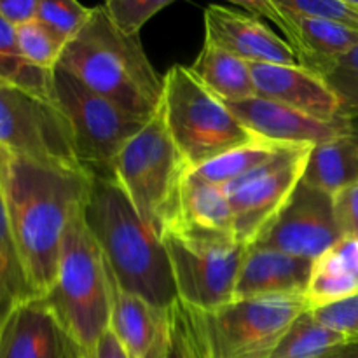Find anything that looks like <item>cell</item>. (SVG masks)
<instances>
[{"mask_svg": "<svg viewBox=\"0 0 358 358\" xmlns=\"http://www.w3.org/2000/svg\"><path fill=\"white\" fill-rule=\"evenodd\" d=\"M313 261L264 247H250L236 280L234 301L304 296Z\"/></svg>", "mask_w": 358, "mask_h": 358, "instance_id": "d6986e66", "label": "cell"}, {"mask_svg": "<svg viewBox=\"0 0 358 358\" xmlns=\"http://www.w3.org/2000/svg\"><path fill=\"white\" fill-rule=\"evenodd\" d=\"M341 240L332 196L301 180L278 219L254 247L315 261Z\"/></svg>", "mask_w": 358, "mask_h": 358, "instance_id": "7c38bea8", "label": "cell"}, {"mask_svg": "<svg viewBox=\"0 0 358 358\" xmlns=\"http://www.w3.org/2000/svg\"><path fill=\"white\" fill-rule=\"evenodd\" d=\"M23 259L7 219L6 203L0 191V325L21 304L35 299Z\"/></svg>", "mask_w": 358, "mask_h": 358, "instance_id": "cb8c5ba5", "label": "cell"}, {"mask_svg": "<svg viewBox=\"0 0 358 358\" xmlns=\"http://www.w3.org/2000/svg\"><path fill=\"white\" fill-rule=\"evenodd\" d=\"M163 86L164 121L191 171L259 138L196 79L189 66H171Z\"/></svg>", "mask_w": 358, "mask_h": 358, "instance_id": "52a82bcc", "label": "cell"}, {"mask_svg": "<svg viewBox=\"0 0 358 358\" xmlns=\"http://www.w3.org/2000/svg\"><path fill=\"white\" fill-rule=\"evenodd\" d=\"M226 105L248 131L269 142L285 145H317L338 136L352 135L348 119L320 121L266 98L255 96Z\"/></svg>", "mask_w": 358, "mask_h": 358, "instance_id": "5bb4252c", "label": "cell"}, {"mask_svg": "<svg viewBox=\"0 0 358 358\" xmlns=\"http://www.w3.org/2000/svg\"><path fill=\"white\" fill-rule=\"evenodd\" d=\"M16 37L21 55L30 65L45 72H55L65 51L66 42L63 38H59L38 20L17 27Z\"/></svg>", "mask_w": 358, "mask_h": 358, "instance_id": "83f0119b", "label": "cell"}, {"mask_svg": "<svg viewBox=\"0 0 358 358\" xmlns=\"http://www.w3.org/2000/svg\"><path fill=\"white\" fill-rule=\"evenodd\" d=\"M83 353L41 297L17 306L0 325V358H80Z\"/></svg>", "mask_w": 358, "mask_h": 358, "instance_id": "9a60e30c", "label": "cell"}, {"mask_svg": "<svg viewBox=\"0 0 358 358\" xmlns=\"http://www.w3.org/2000/svg\"><path fill=\"white\" fill-rule=\"evenodd\" d=\"M306 311L304 296L234 301L210 311L177 301L171 306L173 346L187 358H271Z\"/></svg>", "mask_w": 358, "mask_h": 358, "instance_id": "277c9868", "label": "cell"}, {"mask_svg": "<svg viewBox=\"0 0 358 358\" xmlns=\"http://www.w3.org/2000/svg\"><path fill=\"white\" fill-rule=\"evenodd\" d=\"M273 2L285 13L332 21L358 31V10L350 0H273Z\"/></svg>", "mask_w": 358, "mask_h": 358, "instance_id": "1f68e13d", "label": "cell"}, {"mask_svg": "<svg viewBox=\"0 0 358 358\" xmlns=\"http://www.w3.org/2000/svg\"><path fill=\"white\" fill-rule=\"evenodd\" d=\"M0 80L41 100L55 103L52 72L30 65L17 45L16 28L0 16Z\"/></svg>", "mask_w": 358, "mask_h": 358, "instance_id": "d4e9b609", "label": "cell"}, {"mask_svg": "<svg viewBox=\"0 0 358 358\" xmlns=\"http://www.w3.org/2000/svg\"><path fill=\"white\" fill-rule=\"evenodd\" d=\"M84 220L122 290L164 310L177 303L163 238L140 219L114 178L93 177Z\"/></svg>", "mask_w": 358, "mask_h": 358, "instance_id": "7a4b0ae2", "label": "cell"}, {"mask_svg": "<svg viewBox=\"0 0 358 358\" xmlns=\"http://www.w3.org/2000/svg\"><path fill=\"white\" fill-rule=\"evenodd\" d=\"M325 358H358V345H348L336 350Z\"/></svg>", "mask_w": 358, "mask_h": 358, "instance_id": "8d00e7d4", "label": "cell"}, {"mask_svg": "<svg viewBox=\"0 0 358 358\" xmlns=\"http://www.w3.org/2000/svg\"><path fill=\"white\" fill-rule=\"evenodd\" d=\"M191 168L175 145L163 107L119 152L112 178L124 191L140 219L161 238L177 222L182 187Z\"/></svg>", "mask_w": 358, "mask_h": 358, "instance_id": "8992f818", "label": "cell"}, {"mask_svg": "<svg viewBox=\"0 0 358 358\" xmlns=\"http://www.w3.org/2000/svg\"><path fill=\"white\" fill-rule=\"evenodd\" d=\"M358 180V142L352 135L313 145L303 182L334 196Z\"/></svg>", "mask_w": 358, "mask_h": 358, "instance_id": "603a6c76", "label": "cell"}, {"mask_svg": "<svg viewBox=\"0 0 358 358\" xmlns=\"http://www.w3.org/2000/svg\"><path fill=\"white\" fill-rule=\"evenodd\" d=\"M173 358H187V357H185L184 353L180 352V350H178V348H175V346H173Z\"/></svg>", "mask_w": 358, "mask_h": 358, "instance_id": "ab89813d", "label": "cell"}, {"mask_svg": "<svg viewBox=\"0 0 358 358\" xmlns=\"http://www.w3.org/2000/svg\"><path fill=\"white\" fill-rule=\"evenodd\" d=\"M350 124H352V136L358 142V117L352 119V121H350Z\"/></svg>", "mask_w": 358, "mask_h": 358, "instance_id": "f35d334b", "label": "cell"}, {"mask_svg": "<svg viewBox=\"0 0 358 358\" xmlns=\"http://www.w3.org/2000/svg\"><path fill=\"white\" fill-rule=\"evenodd\" d=\"M178 301L210 311L234 303L236 280L248 247L234 238L168 231L163 236Z\"/></svg>", "mask_w": 358, "mask_h": 358, "instance_id": "9c48e42d", "label": "cell"}, {"mask_svg": "<svg viewBox=\"0 0 358 358\" xmlns=\"http://www.w3.org/2000/svg\"><path fill=\"white\" fill-rule=\"evenodd\" d=\"M55 105L72 131L77 157L93 177L112 178V168L126 143L149 122L122 110L114 101L87 90L83 83L56 66L52 72Z\"/></svg>", "mask_w": 358, "mask_h": 358, "instance_id": "ba28073f", "label": "cell"}, {"mask_svg": "<svg viewBox=\"0 0 358 358\" xmlns=\"http://www.w3.org/2000/svg\"><path fill=\"white\" fill-rule=\"evenodd\" d=\"M38 0H0V16L14 28L37 20Z\"/></svg>", "mask_w": 358, "mask_h": 358, "instance_id": "e575fe53", "label": "cell"}, {"mask_svg": "<svg viewBox=\"0 0 358 358\" xmlns=\"http://www.w3.org/2000/svg\"><path fill=\"white\" fill-rule=\"evenodd\" d=\"M10 157H13V156H10L7 150H3L2 147H0V184H2L3 175H6L7 166H9V163H10Z\"/></svg>", "mask_w": 358, "mask_h": 358, "instance_id": "74e56055", "label": "cell"}, {"mask_svg": "<svg viewBox=\"0 0 358 358\" xmlns=\"http://www.w3.org/2000/svg\"><path fill=\"white\" fill-rule=\"evenodd\" d=\"M0 86H3V83H2V80H0ZM6 86H7V84H6Z\"/></svg>", "mask_w": 358, "mask_h": 358, "instance_id": "60d3db41", "label": "cell"}, {"mask_svg": "<svg viewBox=\"0 0 358 358\" xmlns=\"http://www.w3.org/2000/svg\"><path fill=\"white\" fill-rule=\"evenodd\" d=\"M233 6L255 17H268L273 21L283 31L287 44L296 52L297 63L318 76L358 45V31L353 28L285 13L276 7L273 0H247Z\"/></svg>", "mask_w": 358, "mask_h": 358, "instance_id": "4fadbf2b", "label": "cell"}, {"mask_svg": "<svg viewBox=\"0 0 358 358\" xmlns=\"http://www.w3.org/2000/svg\"><path fill=\"white\" fill-rule=\"evenodd\" d=\"M170 3L171 0H110L103 7L121 34L138 37L143 24Z\"/></svg>", "mask_w": 358, "mask_h": 358, "instance_id": "4dcf8cb0", "label": "cell"}, {"mask_svg": "<svg viewBox=\"0 0 358 358\" xmlns=\"http://www.w3.org/2000/svg\"><path fill=\"white\" fill-rule=\"evenodd\" d=\"M114 276L87 229L84 212L66 229L58 271L49 292L41 297L73 341L91 352L108 332Z\"/></svg>", "mask_w": 358, "mask_h": 358, "instance_id": "5b68a950", "label": "cell"}, {"mask_svg": "<svg viewBox=\"0 0 358 358\" xmlns=\"http://www.w3.org/2000/svg\"><path fill=\"white\" fill-rule=\"evenodd\" d=\"M170 231L236 240L226 189L189 175L182 187L177 222Z\"/></svg>", "mask_w": 358, "mask_h": 358, "instance_id": "ffe728a7", "label": "cell"}, {"mask_svg": "<svg viewBox=\"0 0 358 358\" xmlns=\"http://www.w3.org/2000/svg\"><path fill=\"white\" fill-rule=\"evenodd\" d=\"M171 358H173V355H171Z\"/></svg>", "mask_w": 358, "mask_h": 358, "instance_id": "b9f144b4", "label": "cell"}, {"mask_svg": "<svg viewBox=\"0 0 358 358\" xmlns=\"http://www.w3.org/2000/svg\"><path fill=\"white\" fill-rule=\"evenodd\" d=\"M205 41L248 63L294 65L296 52L285 38L269 30L259 17L234 6L213 3L205 9Z\"/></svg>", "mask_w": 358, "mask_h": 358, "instance_id": "e0dca14e", "label": "cell"}, {"mask_svg": "<svg viewBox=\"0 0 358 358\" xmlns=\"http://www.w3.org/2000/svg\"><path fill=\"white\" fill-rule=\"evenodd\" d=\"M93 7L76 0H38L37 20L69 44L91 17Z\"/></svg>", "mask_w": 358, "mask_h": 358, "instance_id": "f1b7e54d", "label": "cell"}, {"mask_svg": "<svg viewBox=\"0 0 358 358\" xmlns=\"http://www.w3.org/2000/svg\"><path fill=\"white\" fill-rule=\"evenodd\" d=\"M189 69L196 79L224 103H238L257 96L250 63L212 42L205 41L198 58Z\"/></svg>", "mask_w": 358, "mask_h": 358, "instance_id": "7402d4cb", "label": "cell"}, {"mask_svg": "<svg viewBox=\"0 0 358 358\" xmlns=\"http://www.w3.org/2000/svg\"><path fill=\"white\" fill-rule=\"evenodd\" d=\"M329 86L338 94L341 103V117H358V45L332 63L322 73Z\"/></svg>", "mask_w": 358, "mask_h": 358, "instance_id": "f546056e", "label": "cell"}, {"mask_svg": "<svg viewBox=\"0 0 358 358\" xmlns=\"http://www.w3.org/2000/svg\"><path fill=\"white\" fill-rule=\"evenodd\" d=\"M93 175L10 157L0 184L7 219L35 296L49 292L66 229L84 212Z\"/></svg>", "mask_w": 358, "mask_h": 358, "instance_id": "6da1fadb", "label": "cell"}, {"mask_svg": "<svg viewBox=\"0 0 358 358\" xmlns=\"http://www.w3.org/2000/svg\"><path fill=\"white\" fill-rule=\"evenodd\" d=\"M252 79L259 98L278 101L320 121H338L341 103L327 80L299 63H250Z\"/></svg>", "mask_w": 358, "mask_h": 358, "instance_id": "ac0fdd59", "label": "cell"}, {"mask_svg": "<svg viewBox=\"0 0 358 358\" xmlns=\"http://www.w3.org/2000/svg\"><path fill=\"white\" fill-rule=\"evenodd\" d=\"M352 343L346 336L315 320L313 313L301 315L289 329L271 358H325Z\"/></svg>", "mask_w": 358, "mask_h": 358, "instance_id": "4316f807", "label": "cell"}, {"mask_svg": "<svg viewBox=\"0 0 358 358\" xmlns=\"http://www.w3.org/2000/svg\"><path fill=\"white\" fill-rule=\"evenodd\" d=\"M315 320L348 338L352 345H358V296L311 311Z\"/></svg>", "mask_w": 358, "mask_h": 358, "instance_id": "d6a6232c", "label": "cell"}, {"mask_svg": "<svg viewBox=\"0 0 358 358\" xmlns=\"http://www.w3.org/2000/svg\"><path fill=\"white\" fill-rule=\"evenodd\" d=\"M287 147L290 145L269 142V140L264 138H255L250 143L236 147V149L222 154L217 159L196 168L189 175L199 178V180L220 185V187H227L233 182L247 177L248 173H252L257 168L264 166L266 163L275 159Z\"/></svg>", "mask_w": 358, "mask_h": 358, "instance_id": "484cf974", "label": "cell"}, {"mask_svg": "<svg viewBox=\"0 0 358 358\" xmlns=\"http://www.w3.org/2000/svg\"><path fill=\"white\" fill-rule=\"evenodd\" d=\"M129 358H171L173 318L171 308L154 306L143 297L126 292L114 280L110 327Z\"/></svg>", "mask_w": 358, "mask_h": 358, "instance_id": "2e32d148", "label": "cell"}, {"mask_svg": "<svg viewBox=\"0 0 358 358\" xmlns=\"http://www.w3.org/2000/svg\"><path fill=\"white\" fill-rule=\"evenodd\" d=\"M58 66L133 115L152 117L163 103V79L140 38L121 34L103 3L93 7L83 30L65 45Z\"/></svg>", "mask_w": 358, "mask_h": 358, "instance_id": "3957f363", "label": "cell"}, {"mask_svg": "<svg viewBox=\"0 0 358 358\" xmlns=\"http://www.w3.org/2000/svg\"><path fill=\"white\" fill-rule=\"evenodd\" d=\"M313 145H290L275 159L226 189L238 243L254 247L285 208L301 184Z\"/></svg>", "mask_w": 358, "mask_h": 358, "instance_id": "8fae6325", "label": "cell"}, {"mask_svg": "<svg viewBox=\"0 0 358 358\" xmlns=\"http://www.w3.org/2000/svg\"><path fill=\"white\" fill-rule=\"evenodd\" d=\"M0 147L13 157L42 166L86 171L62 110L6 84L0 86Z\"/></svg>", "mask_w": 358, "mask_h": 358, "instance_id": "30bf717a", "label": "cell"}, {"mask_svg": "<svg viewBox=\"0 0 358 358\" xmlns=\"http://www.w3.org/2000/svg\"><path fill=\"white\" fill-rule=\"evenodd\" d=\"M358 296V241L341 240L313 261L304 299L311 311Z\"/></svg>", "mask_w": 358, "mask_h": 358, "instance_id": "44dd1931", "label": "cell"}, {"mask_svg": "<svg viewBox=\"0 0 358 358\" xmlns=\"http://www.w3.org/2000/svg\"><path fill=\"white\" fill-rule=\"evenodd\" d=\"M334 217L343 240L358 241V180L332 196Z\"/></svg>", "mask_w": 358, "mask_h": 358, "instance_id": "836d02e7", "label": "cell"}, {"mask_svg": "<svg viewBox=\"0 0 358 358\" xmlns=\"http://www.w3.org/2000/svg\"><path fill=\"white\" fill-rule=\"evenodd\" d=\"M80 358H129V357L126 355V352L121 348L117 339H115L114 336H112V332L108 331L107 334L100 339V343L91 350V352H84Z\"/></svg>", "mask_w": 358, "mask_h": 358, "instance_id": "d590c367", "label": "cell"}]
</instances>
